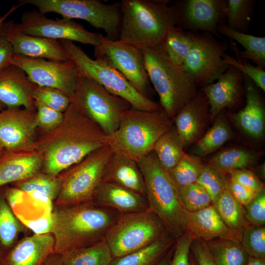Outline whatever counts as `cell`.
<instances>
[{
    "instance_id": "cb8c5ba5",
    "label": "cell",
    "mask_w": 265,
    "mask_h": 265,
    "mask_svg": "<svg viewBox=\"0 0 265 265\" xmlns=\"http://www.w3.org/2000/svg\"><path fill=\"white\" fill-rule=\"evenodd\" d=\"M43 162L37 150L4 151L0 156V188L31 178L41 171Z\"/></svg>"
},
{
    "instance_id": "8992f818",
    "label": "cell",
    "mask_w": 265,
    "mask_h": 265,
    "mask_svg": "<svg viewBox=\"0 0 265 265\" xmlns=\"http://www.w3.org/2000/svg\"><path fill=\"white\" fill-rule=\"evenodd\" d=\"M142 173L150 209L177 238L186 232L187 211L176 185L153 151L137 161Z\"/></svg>"
},
{
    "instance_id": "7402d4cb",
    "label": "cell",
    "mask_w": 265,
    "mask_h": 265,
    "mask_svg": "<svg viewBox=\"0 0 265 265\" xmlns=\"http://www.w3.org/2000/svg\"><path fill=\"white\" fill-rule=\"evenodd\" d=\"M54 245L50 232L25 237L5 254L1 265H44Z\"/></svg>"
},
{
    "instance_id": "94428289",
    "label": "cell",
    "mask_w": 265,
    "mask_h": 265,
    "mask_svg": "<svg viewBox=\"0 0 265 265\" xmlns=\"http://www.w3.org/2000/svg\"><path fill=\"white\" fill-rule=\"evenodd\" d=\"M190 265H198L196 262L190 261Z\"/></svg>"
},
{
    "instance_id": "60d3db41",
    "label": "cell",
    "mask_w": 265,
    "mask_h": 265,
    "mask_svg": "<svg viewBox=\"0 0 265 265\" xmlns=\"http://www.w3.org/2000/svg\"><path fill=\"white\" fill-rule=\"evenodd\" d=\"M177 187L181 202L187 212H196L212 205L209 194L197 183Z\"/></svg>"
},
{
    "instance_id": "ee69618b",
    "label": "cell",
    "mask_w": 265,
    "mask_h": 265,
    "mask_svg": "<svg viewBox=\"0 0 265 265\" xmlns=\"http://www.w3.org/2000/svg\"><path fill=\"white\" fill-rule=\"evenodd\" d=\"M32 97L34 101L41 102L62 113L67 109L71 103V98L64 92L50 87L35 85Z\"/></svg>"
},
{
    "instance_id": "4dcf8cb0",
    "label": "cell",
    "mask_w": 265,
    "mask_h": 265,
    "mask_svg": "<svg viewBox=\"0 0 265 265\" xmlns=\"http://www.w3.org/2000/svg\"><path fill=\"white\" fill-rule=\"evenodd\" d=\"M61 255L64 265H110L113 258L105 239L88 246L67 251Z\"/></svg>"
},
{
    "instance_id": "30bf717a",
    "label": "cell",
    "mask_w": 265,
    "mask_h": 265,
    "mask_svg": "<svg viewBox=\"0 0 265 265\" xmlns=\"http://www.w3.org/2000/svg\"><path fill=\"white\" fill-rule=\"evenodd\" d=\"M71 100L107 136L118 128L123 113L132 108L128 101L109 93L94 80L83 76L79 79Z\"/></svg>"
},
{
    "instance_id": "be15d7a7",
    "label": "cell",
    "mask_w": 265,
    "mask_h": 265,
    "mask_svg": "<svg viewBox=\"0 0 265 265\" xmlns=\"http://www.w3.org/2000/svg\"><path fill=\"white\" fill-rule=\"evenodd\" d=\"M0 265H1V264H0Z\"/></svg>"
},
{
    "instance_id": "f1b7e54d",
    "label": "cell",
    "mask_w": 265,
    "mask_h": 265,
    "mask_svg": "<svg viewBox=\"0 0 265 265\" xmlns=\"http://www.w3.org/2000/svg\"><path fill=\"white\" fill-rule=\"evenodd\" d=\"M177 238L173 234L168 233L143 249L113 258L110 265H157L174 245Z\"/></svg>"
},
{
    "instance_id": "6f0895ef",
    "label": "cell",
    "mask_w": 265,
    "mask_h": 265,
    "mask_svg": "<svg viewBox=\"0 0 265 265\" xmlns=\"http://www.w3.org/2000/svg\"><path fill=\"white\" fill-rule=\"evenodd\" d=\"M246 265H265V259L249 257Z\"/></svg>"
},
{
    "instance_id": "1f68e13d",
    "label": "cell",
    "mask_w": 265,
    "mask_h": 265,
    "mask_svg": "<svg viewBox=\"0 0 265 265\" xmlns=\"http://www.w3.org/2000/svg\"><path fill=\"white\" fill-rule=\"evenodd\" d=\"M225 120L221 111L211 128L195 143L193 149L195 156L203 157L214 152L232 137V131Z\"/></svg>"
},
{
    "instance_id": "816d5d0a",
    "label": "cell",
    "mask_w": 265,
    "mask_h": 265,
    "mask_svg": "<svg viewBox=\"0 0 265 265\" xmlns=\"http://www.w3.org/2000/svg\"><path fill=\"white\" fill-rule=\"evenodd\" d=\"M190 248L198 265H216L209 253L206 242L193 239Z\"/></svg>"
},
{
    "instance_id": "f6af8a7d",
    "label": "cell",
    "mask_w": 265,
    "mask_h": 265,
    "mask_svg": "<svg viewBox=\"0 0 265 265\" xmlns=\"http://www.w3.org/2000/svg\"><path fill=\"white\" fill-rule=\"evenodd\" d=\"M224 61L240 70L244 75L248 77L259 88L265 91V71L263 69L251 65L248 62L236 60L226 53L223 56Z\"/></svg>"
},
{
    "instance_id": "ffe728a7",
    "label": "cell",
    "mask_w": 265,
    "mask_h": 265,
    "mask_svg": "<svg viewBox=\"0 0 265 265\" xmlns=\"http://www.w3.org/2000/svg\"><path fill=\"white\" fill-rule=\"evenodd\" d=\"M245 75L238 68L229 65L216 82L200 88L206 96L212 121L226 108L237 107L245 93Z\"/></svg>"
},
{
    "instance_id": "8fae6325",
    "label": "cell",
    "mask_w": 265,
    "mask_h": 265,
    "mask_svg": "<svg viewBox=\"0 0 265 265\" xmlns=\"http://www.w3.org/2000/svg\"><path fill=\"white\" fill-rule=\"evenodd\" d=\"M113 152L109 145L100 148L61 173L62 183L55 205L89 202L102 181L104 168Z\"/></svg>"
},
{
    "instance_id": "277c9868",
    "label": "cell",
    "mask_w": 265,
    "mask_h": 265,
    "mask_svg": "<svg viewBox=\"0 0 265 265\" xmlns=\"http://www.w3.org/2000/svg\"><path fill=\"white\" fill-rule=\"evenodd\" d=\"M140 49L150 81L159 95V105L172 120L199 89L183 67L171 60L162 44Z\"/></svg>"
},
{
    "instance_id": "f35d334b",
    "label": "cell",
    "mask_w": 265,
    "mask_h": 265,
    "mask_svg": "<svg viewBox=\"0 0 265 265\" xmlns=\"http://www.w3.org/2000/svg\"><path fill=\"white\" fill-rule=\"evenodd\" d=\"M256 1L227 0L226 25L230 28L247 33Z\"/></svg>"
},
{
    "instance_id": "11a10c76",
    "label": "cell",
    "mask_w": 265,
    "mask_h": 265,
    "mask_svg": "<svg viewBox=\"0 0 265 265\" xmlns=\"http://www.w3.org/2000/svg\"><path fill=\"white\" fill-rule=\"evenodd\" d=\"M174 245L175 244L162 258V259L159 261V262L157 264V265H169L173 256L174 249Z\"/></svg>"
},
{
    "instance_id": "7c38bea8",
    "label": "cell",
    "mask_w": 265,
    "mask_h": 265,
    "mask_svg": "<svg viewBox=\"0 0 265 265\" xmlns=\"http://www.w3.org/2000/svg\"><path fill=\"white\" fill-rule=\"evenodd\" d=\"M191 34L192 45L182 66L201 88L214 82L228 68L223 58L228 45L206 32Z\"/></svg>"
},
{
    "instance_id": "5bb4252c",
    "label": "cell",
    "mask_w": 265,
    "mask_h": 265,
    "mask_svg": "<svg viewBox=\"0 0 265 265\" xmlns=\"http://www.w3.org/2000/svg\"><path fill=\"white\" fill-rule=\"evenodd\" d=\"M11 63L22 69L33 84L57 88L70 98L81 77L72 60L54 61L14 54Z\"/></svg>"
},
{
    "instance_id": "74e56055",
    "label": "cell",
    "mask_w": 265,
    "mask_h": 265,
    "mask_svg": "<svg viewBox=\"0 0 265 265\" xmlns=\"http://www.w3.org/2000/svg\"><path fill=\"white\" fill-rule=\"evenodd\" d=\"M62 177L60 174L53 176L40 172L31 178L16 183V187L27 193L37 191L47 196L51 201L55 200L61 190Z\"/></svg>"
},
{
    "instance_id": "8d00e7d4",
    "label": "cell",
    "mask_w": 265,
    "mask_h": 265,
    "mask_svg": "<svg viewBox=\"0 0 265 265\" xmlns=\"http://www.w3.org/2000/svg\"><path fill=\"white\" fill-rule=\"evenodd\" d=\"M161 44L171 60L183 66L192 45L191 32L177 26H172Z\"/></svg>"
},
{
    "instance_id": "5b68a950",
    "label": "cell",
    "mask_w": 265,
    "mask_h": 265,
    "mask_svg": "<svg viewBox=\"0 0 265 265\" xmlns=\"http://www.w3.org/2000/svg\"><path fill=\"white\" fill-rule=\"evenodd\" d=\"M173 126L162 108L143 110L132 107L122 114L118 128L108 136L107 145L113 152L137 162L153 151L158 140Z\"/></svg>"
},
{
    "instance_id": "d590c367",
    "label": "cell",
    "mask_w": 265,
    "mask_h": 265,
    "mask_svg": "<svg viewBox=\"0 0 265 265\" xmlns=\"http://www.w3.org/2000/svg\"><path fill=\"white\" fill-rule=\"evenodd\" d=\"M257 160L255 154L239 148L223 150L212 158L209 164L224 173L235 169L247 168L253 165Z\"/></svg>"
},
{
    "instance_id": "f546056e",
    "label": "cell",
    "mask_w": 265,
    "mask_h": 265,
    "mask_svg": "<svg viewBox=\"0 0 265 265\" xmlns=\"http://www.w3.org/2000/svg\"><path fill=\"white\" fill-rule=\"evenodd\" d=\"M4 190L5 187L0 188V252L5 254L26 228L8 204Z\"/></svg>"
},
{
    "instance_id": "836d02e7",
    "label": "cell",
    "mask_w": 265,
    "mask_h": 265,
    "mask_svg": "<svg viewBox=\"0 0 265 265\" xmlns=\"http://www.w3.org/2000/svg\"><path fill=\"white\" fill-rule=\"evenodd\" d=\"M213 205L226 225L241 236L242 231L249 223L245 217L244 207L232 196L227 186Z\"/></svg>"
},
{
    "instance_id": "d6986e66",
    "label": "cell",
    "mask_w": 265,
    "mask_h": 265,
    "mask_svg": "<svg viewBox=\"0 0 265 265\" xmlns=\"http://www.w3.org/2000/svg\"><path fill=\"white\" fill-rule=\"evenodd\" d=\"M172 121L184 148L198 141L212 121L210 105L204 92L199 89Z\"/></svg>"
},
{
    "instance_id": "b9f144b4",
    "label": "cell",
    "mask_w": 265,
    "mask_h": 265,
    "mask_svg": "<svg viewBox=\"0 0 265 265\" xmlns=\"http://www.w3.org/2000/svg\"><path fill=\"white\" fill-rule=\"evenodd\" d=\"M240 243L250 257L265 259V227L249 224L242 231Z\"/></svg>"
},
{
    "instance_id": "7bdbcfd3",
    "label": "cell",
    "mask_w": 265,
    "mask_h": 265,
    "mask_svg": "<svg viewBox=\"0 0 265 265\" xmlns=\"http://www.w3.org/2000/svg\"><path fill=\"white\" fill-rule=\"evenodd\" d=\"M196 183L207 191L214 205L226 188L227 179L224 173L209 164L204 165Z\"/></svg>"
},
{
    "instance_id": "83f0119b",
    "label": "cell",
    "mask_w": 265,
    "mask_h": 265,
    "mask_svg": "<svg viewBox=\"0 0 265 265\" xmlns=\"http://www.w3.org/2000/svg\"><path fill=\"white\" fill-rule=\"evenodd\" d=\"M219 34L228 37L241 45L244 51H240L233 43L231 46L235 52L238 60H251L256 66L265 68V37H258L235 31L226 24L220 25L217 27Z\"/></svg>"
},
{
    "instance_id": "e0dca14e",
    "label": "cell",
    "mask_w": 265,
    "mask_h": 265,
    "mask_svg": "<svg viewBox=\"0 0 265 265\" xmlns=\"http://www.w3.org/2000/svg\"><path fill=\"white\" fill-rule=\"evenodd\" d=\"M36 110L24 107L0 111V143L5 151L35 150Z\"/></svg>"
},
{
    "instance_id": "681fc988",
    "label": "cell",
    "mask_w": 265,
    "mask_h": 265,
    "mask_svg": "<svg viewBox=\"0 0 265 265\" xmlns=\"http://www.w3.org/2000/svg\"><path fill=\"white\" fill-rule=\"evenodd\" d=\"M228 173L231 180L256 192L264 188V184L259 177L247 168L231 170Z\"/></svg>"
},
{
    "instance_id": "4316f807",
    "label": "cell",
    "mask_w": 265,
    "mask_h": 265,
    "mask_svg": "<svg viewBox=\"0 0 265 265\" xmlns=\"http://www.w3.org/2000/svg\"><path fill=\"white\" fill-rule=\"evenodd\" d=\"M101 182L119 185L146 197L144 181L137 162L121 154L112 153Z\"/></svg>"
},
{
    "instance_id": "9c48e42d",
    "label": "cell",
    "mask_w": 265,
    "mask_h": 265,
    "mask_svg": "<svg viewBox=\"0 0 265 265\" xmlns=\"http://www.w3.org/2000/svg\"><path fill=\"white\" fill-rule=\"evenodd\" d=\"M18 4L34 6L44 15L53 12L62 18L84 20L103 29L108 38L119 40L122 21L120 2L106 4L99 0H20Z\"/></svg>"
},
{
    "instance_id": "91938a15",
    "label": "cell",
    "mask_w": 265,
    "mask_h": 265,
    "mask_svg": "<svg viewBox=\"0 0 265 265\" xmlns=\"http://www.w3.org/2000/svg\"><path fill=\"white\" fill-rule=\"evenodd\" d=\"M4 151L5 150L3 147H2L1 143H0V156L3 153Z\"/></svg>"
},
{
    "instance_id": "4fadbf2b",
    "label": "cell",
    "mask_w": 265,
    "mask_h": 265,
    "mask_svg": "<svg viewBox=\"0 0 265 265\" xmlns=\"http://www.w3.org/2000/svg\"><path fill=\"white\" fill-rule=\"evenodd\" d=\"M94 55L95 58L108 61L138 92L149 98L152 88L141 49L100 34V42L94 47Z\"/></svg>"
},
{
    "instance_id": "ba28073f",
    "label": "cell",
    "mask_w": 265,
    "mask_h": 265,
    "mask_svg": "<svg viewBox=\"0 0 265 265\" xmlns=\"http://www.w3.org/2000/svg\"><path fill=\"white\" fill-rule=\"evenodd\" d=\"M168 233H171L163 221L149 209L121 214L105 239L116 258L143 249Z\"/></svg>"
},
{
    "instance_id": "603a6c76",
    "label": "cell",
    "mask_w": 265,
    "mask_h": 265,
    "mask_svg": "<svg viewBox=\"0 0 265 265\" xmlns=\"http://www.w3.org/2000/svg\"><path fill=\"white\" fill-rule=\"evenodd\" d=\"M186 232L193 239L205 242L216 238L240 242V235L226 225L213 205L194 212L187 211Z\"/></svg>"
},
{
    "instance_id": "ab89813d",
    "label": "cell",
    "mask_w": 265,
    "mask_h": 265,
    "mask_svg": "<svg viewBox=\"0 0 265 265\" xmlns=\"http://www.w3.org/2000/svg\"><path fill=\"white\" fill-rule=\"evenodd\" d=\"M204 166L198 157L185 153L177 164L167 172L176 186L196 183Z\"/></svg>"
},
{
    "instance_id": "3957f363",
    "label": "cell",
    "mask_w": 265,
    "mask_h": 265,
    "mask_svg": "<svg viewBox=\"0 0 265 265\" xmlns=\"http://www.w3.org/2000/svg\"><path fill=\"white\" fill-rule=\"evenodd\" d=\"M119 40L138 48L161 44L168 29L178 24L169 0H123Z\"/></svg>"
},
{
    "instance_id": "44dd1931",
    "label": "cell",
    "mask_w": 265,
    "mask_h": 265,
    "mask_svg": "<svg viewBox=\"0 0 265 265\" xmlns=\"http://www.w3.org/2000/svg\"><path fill=\"white\" fill-rule=\"evenodd\" d=\"M35 85L22 69L11 63L0 70V104L5 108L35 110L32 97Z\"/></svg>"
},
{
    "instance_id": "2e32d148",
    "label": "cell",
    "mask_w": 265,
    "mask_h": 265,
    "mask_svg": "<svg viewBox=\"0 0 265 265\" xmlns=\"http://www.w3.org/2000/svg\"><path fill=\"white\" fill-rule=\"evenodd\" d=\"M178 13L177 26L185 30H201L220 38L219 26L226 24L227 0H180L172 1Z\"/></svg>"
},
{
    "instance_id": "7a4b0ae2",
    "label": "cell",
    "mask_w": 265,
    "mask_h": 265,
    "mask_svg": "<svg viewBox=\"0 0 265 265\" xmlns=\"http://www.w3.org/2000/svg\"><path fill=\"white\" fill-rule=\"evenodd\" d=\"M121 214L114 209L93 201L55 205L51 214L50 233L54 241L53 253L62 254L105 239Z\"/></svg>"
},
{
    "instance_id": "9f6ffc18",
    "label": "cell",
    "mask_w": 265,
    "mask_h": 265,
    "mask_svg": "<svg viewBox=\"0 0 265 265\" xmlns=\"http://www.w3.org/2000/svg\"><path fill=\"white\" fill-rule=\"evenodd\" d=\"M20 6V5H19V4L14 5L8 10V11L6 13L0 16V33L2 24L5 22L6 19Z\"/></svg>"
},
{
    "instance_id": "52a82bcc",
    "label": "cell",
    "mask_w": 265,
    "mask_h": 265,
    "mask_svg": "<svg viewBox=\"0 0 265 265\" xmlns=\"http://www.w3.org/2000/svg\"><path fill=\"white\" fill-rule=\"evenodd\" d=\"M70 58L77 65L81 76L90 78L109 93L128 101L132 107L143 110H157L160 105L138 92L108 61L92 59L73 42L60 40Z\"/></svg>"
},
{
    "instance_id": "d6a6232c",
    "label": "cell",
    "mask_w": 265,
    "mask_h": 265,
    "mask_svg": "<svg viewBox=\"0 0 265 265\" xmlns=\"http://www.w3.org/2000/svg\"><path fill=\"white\" fill-rule=\"evenodd\" d=\"M216 265H246L249 256L240 242L223 238L206 242Z\"/></svg>"
},
{
    "instance_id": "6da1fadb",
    "label": "cell",
    "mask_w": 265,
    "mask_h": 265,
    "mask_svg": "<svg viewBox=\"0 0 265 265\" xmlns=\"http://www.w3.org/2000/svg\"><path fill=\"white\" fill-rule=\"evenodd\" d=\"M107 143L102 129L71 102L59 124L36 139L35 149L43 156L41 171L56 176Z\"/></svg>"
},
{
    "instance_id": "db71d44e",
    "label": "cell",
    "mask_w": 265,
    "mask_h": 265,
    "mask_svg": "<svg viewBox=\"0 0 265 265\" xmlns=\"http://www.w3.org/2000/svg\"><path fill=\"white\" fill-rule=\"evenodd\" d=\"M44 265H64L61 254L52 253Z\"/></svg>"
},
{
    "instance_id": "f5cc1de1",
    "label": "cell",
    "mask_w": 265,
    "mask_h": 265,
    "mask_svg": "<svg viewBox=\"0 0 265 265\" xmlns=\"http://www.w3.org/2000/svg\"><path fill=\"white\" fill-rule=\"evenodd\" d=\"M13 55L11 44L4 36L0 35V70L11 64Z\"/></svg>"
},
{
    "instance_id": "f907efd6",
    "label": "cell",
    "mask_w": 265,
    "mask_h": 265,
    "mask_svg": "<svg viewBox=\"0 0 265 265\" xmlns=\"http://www.w3.org/2000/svg\"><path fill=\"white\" fill-rule=\"evenodd\" d=\"M227 188L232 196L243 206L253 200L258 193L230 179L227 180Z\"/></svg>"
},
{
    "instance_id": "7dc6e473",
    "label": "cell",
    "mask_w": 265,
    "mask_h": 265,
    "mask_svg": "<svg viewBox=\"0 0 265 265\" xmlns=\"http://www.w3.org/2000/svg\"><path fill=\"white\" fill-rule=\"evenodd\" d=\"M244 207L245 217L249 224L263 226L265 223V192L264 188Z\"/></svg>"
},
{
    "instance_id": "680465c9",
    "label": "cell",
    "mask_w": 265,
    "mask_h": 265,
    "mask_svg": "<svg viewBox=\"0 0 265 265\" xmlns=\"http://www.w3.org/2000/svg\"><path fill=\"white\" fill-rule=\"evenodd\" d=\"M257 172L259 176L262 179H265V163L263 164L257 169Z\"/></svg>"
},
{
    "instance_id": "ac0fdd59",
    "label": "cell",
    "mask_w": 265,
    "mask_h": 265,
    "mask_svg": "<svg viewBox=\"0 0 265 265\" xmlns=\"http://www.w3.org/2000/svg\"><path fill=\"white\" fill-rule=\"evenodd\" d=\"M0 35L10 42L15 54L54 61L71 60L59 41L25 34L13 21L3 23Z\"/></svg>"
},
{
    "instance_id": "c3c4849f",
    "label": "cell",
    "mask_w": 265,
    "mask_h": 265,
    "mask_svg": "<svg viewBox=\"0 0 265 265\" xmlns=\"http://www.w3.org/2000/svg\"><path fill=\"white\" fill-rule=\"evenodd\" d=\"M193 239L187 232L177 238L169 265H190L189 255Z\"/></svg>"
},
{
    "instance_id": "d4e9b609",
    "label": "cell",
    "mask_w": 265,
    "mask_h": 265,
    "mask_svg": "<svg viewBox=\"0 0 265 265\" xmlns=\"http://www.w3.org/2000/svg\"><path fill=\"white\" fill-rule=\"evenodd\" d=\"M92 201L121 214L150 209L146 197L119 185L103 182L97 187Z\"/></svg>"
},
{
    "instance_id": "9a60e30c",
    "label": "cell",
    "mask_w": 265,
    "mask_h": 265,
    "mask_svg": "<svg viewBox=\"0 0 265 265\" xmlns=\"http://www.w3.org/2000/svg\"><path fill=\"white\" fill-rule=\"evenodd\" d=\"M17 26L21 32L28 35L54 40L76 41L94 47L100 42V33L88 31L73 20H53L37 9L23 13Z\"/></svg>"
},
{
    "instance_id": "e575fe53",
    "label": "cell",
    "mask_w": 265,
    "mask_h": 265,
    "mask_svg": "<svg viewBox=\"0 0 265 265\" xmlns=\"http://www.w3.org/2000/svg\"><path fill=\"white\" fill-rule=\"evenodd\" d=\"M184 149L173 125L158 140L153 151L161 166L168 172L177 164L185 154Z\"/></svg>"
},
{
    "instance_id": "484cf974",
    "label": "cell",
    "mask_w": 265,
    "mask_h": 265,
    "mask_svg": "<svg viewBox=\"0 0 265 265\" xmlns=\"http://www.w3.org/2000/svg\"><path fill=\"white\" fill-rule=\"evenodd\" d=\"M244 107L233 116L237 125L251 137L259 139L264 134L265 110L263 101L252 81L245 76Z\"/></svg>"
},
{
    "instance_id": "bcb514c9",
    "label": "cell",
    "mask_w": 265,
    "mask_h": 265,
    "mask_svg": "<svg viewBox=\"0 0 265 265\" xmlns=\"http://www.w3.org/2000/svg\"><path fill=\"white\" fill-rule=\"evenodd\" d=\"M37 128L45 132L55 128L61 122L63 113L55 110L43 103L34 101Z\"/></svg>"
},
{
    "instance_id": "6125c7cd",
    "label": "cell",
    "mask_w": 265,
    "mask_h": 265,
    "mask_svg": "<svg viewBox=\"0 0 265 265\" xmlns=\"http://www.w3.org/2000/svg\"><path fill=\"white\" fill-rule=\"evenodd\" d=\"M5 108L4 106H3L2 105L0 104V111Z\"/></svg>"
}]
</instances>
